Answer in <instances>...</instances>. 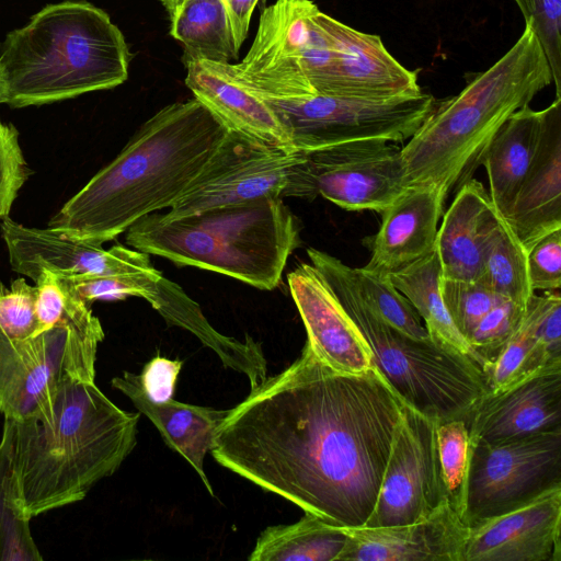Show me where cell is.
<instances>
[{
	"label": "cell",
	"instance_id": "3957f363",
	"mask_svg": "<svg viewBox=\"0 0 561 561\" xmlns=\"http://www.w3.org/2000/svg\"><path fill=\"white\" fill-rule=\"evenodd\" d=\"M139 419L94 381L67 378L45 415L13 421V474L25 516L79 502L112 476L137 444Z\"/></svg>",
	"mask_w": 561,
	"mask_h": 561
},
{
	"label": "cell",
	"instance_id": "bcb514c9",
	"mask_svg": "<svg viewBox=\"0 0 561 561\" xmlns=\"http://www.w3.org/2000/svg\"><path fill=\"white\" fill-rule=\"evenodd\" d=\"M170 15L183 0H160Z\"/></svg>",
	"mask_w": 561,
	"mask_h": 561
},
{
	"label": "cell",
	"instance_id": "5b68a950",
	"mask_svg": "<svg viewBox=\"0 0 561 561\" xmlns=\"http://www.w3.org/2000/svg\"><path fill=\"white\" fill-rule=\"evenodd\" d=\"M129 61L105 11L87 1L48 4L1 45L3 103L42 105L112 89L128 78Z\"/></svg>",
	"mask_w": 561,
	"mask_h": 561
},
{
	"label": "cell",
	"instance_id": "4316f807",
	"mask_svg": "<svg viewBox=\"0 0 561 561\" xmlns=\"http://www.w3.org/2000/svg\"><path fill=\"white\" fill-rule=\"evenodd\" d=\"M543 111L529 105L512 114L483 150L489 195L497 213L507 221L538 144Z\"/></svg>",
	"mask_w": 561,
	"mask_h": 561
},
{
	"label": "cell",
	"instance_id": "f546056e",
	"mask_svg": "<svg viewBox=\"0 0 561 561\" xmlns=\"http://www.w3.org/2000/svg\"><path fill=\"white\" fill-rule=\"evenodd\" d=\"M170 34L190 60L229 62L238 57L224 0H183L169 15Z\"/></svg>",
	"mask_w": 561,
	"mask_h": 561
},
{
	"label": "cell",
	"instance_id": "8fae6325",
	"mask_svg": "<svg viewBox=\"0 0 561 561\" xmlns=\"http://www.w3.org/2000/svg\"><path fill=\"white\" fill-rule=\"evenodd\" d=\"M96 351L60 325L25 340L0 331V415L14 422L45 415L67 378L94 381Z\"/></svg>",
	"mask_w": 561,
	"mask_h": 561
},
{
	"label": "cell",
	"instance_id": "9c48e42d",
	"mask_svg": "<svg viewBox=\"0 0 561 561\" xmlns=\"http://www.w3.org/2000/svg\"><path fill=\"white\" fill-rule=\"evenodd\" d=\"M561 486V428L472 444L463 520L518 508Z\"/></svg>",
	"mask_w": 561,
	"mask_h": 561
},
{
	"label": "cell",
	"instance_id": "4dcf8cb0",
	"mask_svg": "<svg viewBox=\"0 0 561 561\" xmlns=\"http://www.w3.org/2000/svg\"><path fill=\"white\" fill-rule=\"evenodd\" d=\"M543 300L545 295H531L520 327L495 359L483 368L489 391L503 389L549 363L561 360V356L553 355L537 335Z\"/></svg>",
	"mask_w": 561,
	"mask_h": 561
},
{
	"label": "cell",
	"instance_id": "2e32d148",
	"mask_svg": "<svg viewBox=\"0 0 561 561\" xmlns=\"http://www.w3.org/2000/svg\"><path fill=\"white\" fill-rule=\"evenodd\" d=\"M471 443L494 442L561 428V360L496 391L466 416Z\"/></svg>",
	"mask_w": 561,
	"mask_h": 561
},
{
	"label": "cell",
	"instance_id": "d590c367",
	"mask_svg": "<svg viewBox=\"0 0 561 561\" xmlns=\"http://www.w3.org/2000/svg\"><path fill=\"white\" fill-rule=\"evenodd\" d=\"M352 273L360 294L382 320L412 339L431 340L422 319L389 274L365 266L352 267Z\"/></svg>",
	"mask_w": 561,
	"mask_h": 561
},
{
	"label": "cell",
	"instance_id": "e575fe53",
	"mask_svg": "<svg viewBox=\"0 0 561 561\" xmlns=\"http://www.w3.org/2000/svg\"><path fill=\"white\" fill-rule=\"evenodd\" d=\"M436 436L446 499L463 519L472 451L467 419L438 421Z\"/></svg>",
	"mask_w": 561,
	"mask_h": 561
},
{
	"label": "cell",
	"instance_id": "d6a6232c",
	"mask_svg": "<svg viewBox=\"0 0 561 561\" xmlns=\"http://www.w3.org/2000/svg\"><path fill=\"white\" fill-rule=\"evenodd\" d=\"M38 288L37 314L39 333L65 327L87 343L98 347L104 339L100 320L89 304L72 291L56 274L44 271L35 280Z\"/></svg>",
	"mask_w": 561,
	"mask_h": 561
},
{
	"label": "cell",
	"instance_id": "484cf974",
	"mask_svg": "<svg viewBox=\"0 0 561 561\" xmlns=\"http://www.w3.org/2000/svg\"><path fill=\"white\" fill-rule=\"evenodd\" d=\"M169 325L182 328L194 334L214 351L222 365L244 375L251 390L267 377V362L261 344L245 335L243 341L218 332L203 314L199 306L175 283L162 276L156 291L147 299Z\"/></svg>",
	"mask_w": 561,
	"mask_h": 561
},
{
	"label": "cell",
	"instance_id": "d6986e66",
	"mask_svg": "<svg viewBox=\"0 0 561 561\" xmlns=\"http://www.w3.org/2000/svg\"><path fill=\"white\" fill-rule=\"evenodd\" d=\"M561 486L469 526L463 561H561Z\"/></svg>",
	"mask_w": 561,
	"mask_h": 561
},
{
	"label": "cell",
	"instance_id": "7c38bea8",
	"mask_svg": "<svg viewBox=\"0 0 561 561\" xmlns=\"http://www.w3.org/2000/svg\"><path fill=\"white\" fill-rule=\"evenodd\" d=\"M305 153L298 198L321 195L346 210L381 214L408 188L396 142L367 139Z\"/></svg>",
	"mask_w": 561,
	"mask_h": 561
},
{
	"label": "cell",
	"instance_id": "277c9868",
	"mask_svg": "<svg viewBox=\"0 0 561 561\" xmlns=\"http://www.w3.org/2000/svg\"><path fill=\"white\" fill-rule=\"evenodd\" d=\"M552 82L546 55L530 24L493 66L457 95L435 103L401 148L408 187L435 186L446 197L472 178L501 126Z\"/></svg>",
	"mask_w": 561,
	"mask_h": 561
},
{
	"label": "cell",
	"instance_id": "44dd1931",
	"mask_svg": "<svg viewBox=\"0 0 561 561\" xmlns=\"http://www.w3.org/2000/svg\"><path fill=\"white\" fill-rule=\"evenodd\" d=\"M542 111L535 154L506 221L527 253L561 229V98Z\"/></svg>",
	"mask_w": 561,
	"mask_h": 561
},
{
	"label": "cell",
	"instance_id": "60d3db41",
	"mask_svg": "<svg viewBox=\"0 0 561 561\" xmlns=\"http://www.w3.org/2000/svg\"><path fill=\"white\" fill-rule=\"evenodd\" d=\"M535 32L550 66L556 96L561 98V0H515Z\"/></svg>",
	"mask_w": 561,
	"mask_h": 561
},
{
	"label": "cell",
	"instance_id": "4fadbf2b",
	"mask_svg": "<svg viewBox=\"0 0 561 561\" xmlns=\"http://www.w3.org/2000/svg\"><path fill=\"white\" fill-rule=\"evenodd\" d=\"M438 421L403 402L376 504L365 526L422 520L447 502L437 447Z\"/></svg>",
	"mask_w": 561,
	"mask_h": 561
},
{
	"label": "cell",
	"instance_id": "30bf717a",
	"mask_svg": "<svg viewBox=\"0 0 561 561\" xmlns=\"http://www.w3.org/2000/svg\"><path fill=\"white\" fill-rule=\"evenodd\" d=\"M306 153L227 130L202 171L164 213L180 217L257 198L293 197Z\"/></svg>",
	"mask_w": 561,
	"mask_h": 561
},
{
	"label": "cell",
	"instance_id": "603a6c76",
	"mask_svg": "<svg viewBox=\"0 0 561 561\" xmlns=\"http://www.w3.org/2000/svg\"><path fill=\"white\" fill-rule=\"evenodd\" d=\"M445 199L435 186L408 187L381 213L365 267L388 274L425 255L435 245Z\"/></svg>",
	"mask_w": 561,
	"mask_h": 561
},
{
	"label": "cell",
	"instance_id": "74e56055",
	"mask_svg": "<svg viewBox=\"0 0 561 561\" xmlns=\"http://www.w3.org/2000/svg\"><path fill=\"white\" fill-rule=\"evenodd\" d=\"M526 305L508 299L503 300L478 322L467 343L482 369L495 359L506 342L518 330L525 316Z\"/></svg>",
	"mask_w": 561,
	"mask_h": 561
},
{
	"label": "cell",
	"instance_id": "9a60e30c",
	"mask_svg": "<svg viewBox=\"0 0 561 561\" xmlns=\"http://www.w3.org/2000/svg\"><path fill=\"white\" fill-rule=\"evenodd\" d=\"M2 238L14 272L34 282L44 271L58 276H104L152 272L148 253L115 244H102L68 238L47 228H28L5 217L1 221Z\"/></svg>",
	"mask_w": 561,
	"mask_h": 561
},
{
	"label": "cell",
	"instance_id": "f6af8a7d",
	"mask_svg": "<svg viewBox=\"0 0 561 561\" xmlns=\"http://www.w3.org/2000/svg\"><path fill=\"white\" fill-rule=\"evenodd\" d=\"M259 0H224L236 50L248 36L250 20Z\"/></svg>",
	"mask_w": 561,
	"mask_h": 561
},
{
	"label": "cell",
	"instance_id": "8d00e7d4",
	"mask_svg": "<svg viewBox=\"0 0 561 561\" xmlns=\"http://www.w3.org/2000/svg\"><path fill=\"white\" fill-rule=\"evenodd\" d=\"M440 294L454 325L466 341L478 322L494 306L506 300L481 280L466 282L442 277Z\"/></svg>",
	"mask_w": 561,
	"mask_h": 561
},
{
	"label": "cell",
	"instance_id": "6da1fadb",
	"mask_svg": "<svg viewBox=\"0 0 561 561\" xmlns=\"http://www.w3.org/2000/svg\"><path fill=\"white\" fill-rule=\"evenodd\" d=\"M403 402L375 366L337 371L306 342L291 365L229 410L210 453L330 525L362 527L375 507Z\"/></svg>",
	"mask_w": 561,
	"mask_h": 561
},
{
	"label": "cell",
	"instance_id": "83f0119b",
	"mask_svg": "<svg viewBox=\"0 0 561 561\" xmlns=\"http://www.w3.org/2000/svg\"><path fill=\"white\" fill-rule=\"evenodd\" d=\"M388 274L393 286L424 321L432 341L467 355L479 364L444 305L440 294L442 266L435 245L422 257Z\"/></svg>",
	"mask_w": 561,
	"mask_h": 561
},
{
	"label": "cell",
	"instance_id": "52a82bcc",
	"mask_svg": "<svg viewBox=\"0 0 561 561\" xmlns=\"http://www.w3.org/2000/svg\"><path fill=\"white\" fill-rule=\"evenodd\" d=\"M307 255L366 340L374 366L405 403L439 421L466 417L489 391L474 359L432 340L412 339L382 320L360 294L352 267L314 248Z\"/></svg>",
	"mask_w": 561,
	"mask_h": 561
},
{
	"label": "cell",
	"instance_id": "7dc6e473",
	"mask_svg": "<svg viewBox=\"0 0 561 561\" xmlns=\"http://www.w3.org/2000/svg\"><path fill=\"white\" fill-rule=\"evenodd\" d=\"M3 103V81L0 68V104Z\"/></svg>",
	"mask_w": 561,
	"mask_h": 561
},
{
	"label": "cell",
	"instance_id": "d4e9b609",
	"mask_svg": "<svg viewBox=\"0 0 561 561\" xmlns=\"http://www.w3.org/2000/svg\"><path fill=\"white\" fill-rule=\"evenodd\" d=\"M112 386L129 398L136 409L153 423L164 443L186 459L207 492L214 496L204 470V458L210 451L217 430L229 410L183 403L173 398L161 403L152 402L141 388L139 375L129 371L114 377Z\"/></svg>",
	"mask_w": 561,
	"mask_h": 561
},
{
	"label": "cell",
	"instance_id": "e0dca14e",
	"mask_svg": "<svg viewBox=\"0 0 561 561\" xmlns=\"http://www.w3.org/2000/svg\"><path fill=\"white\" fill-rule=\"evenodd\" d=\"M313 20L334 48L333 68L323 95L379 100L422 91L416 72L400 65L378 35L357 31L319 8Z\"/></svg>",
	"mask_w": 561,
	"mask_h": 561
},
{
	"label": "cell",
	"instance_id": "cb8c5ba5",
	"mask_svg": "<svg viewBox=\"0 0 561 561\" xmlns=\"http://www.w3.org/2000/svg\"><path fill=\"white\" fill-rule=\"evenodd\" d=\"M184 66L186 87L228 130L295 149L273 110L259 95L232 79L219 62L190 60Z\"/></svg>",
	"mask_w": 561,
	"mask_h": 561
},
{
	"label": "cell",
	"instance_id": "7402d4cb",
	"mask_svg": "<svg viewBox=\"0 0 561 561\" xmlns=\"http://www.w3.org/2000/svg\"><path fill=\"white\" fill-rule=\"evenodd\" d=\"M504 224L484 186L472 178L463 182L437 230L442 277L479 280L485 254Z\"/></svg>",
	"mask_w": 561,
	"mask_h": 561
},
{
	"label": "cell",
	"instance_id": "ba28073f",
	"mask_svg": "<svg viewBox=\"0 0 561 561\" xmlns=\"http://www.w3.org/2000/svg\"><path fill=\"white\" fill-rule=\"evenodd\" d=\"M273 110L296 150L367 139L409 140L435 105L423 91L390 99L314 94L297 99L261 98Z\"/></svg>",
	"mask_w": 561,
	"mask_h": 561
},
{
	"label": "cell",
	"instance_id": "ac0fdd59",
	"mask_svg": "<svg viewBox=\"0 0 561 561\" xmlns=\"http://www.w3.org/2000/svg\"><path fill=\"white\" fill-rule=\"evenodd\" d=\"M287 282L316 355L337 371L370 369V348L323 274L310 262H301L288 273Z\"/></svg>",
	"mask_w": 561,
	"mask_h": 561
},
{
	"label": "cell",
	"instance_id": "ab89813d",
	"mask_svg": "<svg viewBox=\"0 0 561 561\" xmlns=\"http://www.w3.org/2000/svg\"><path fill=\"white\" fill-rule=\"evenodd\" d=\"M37 300V286L24 278L13 280L10 289L0 283V331L12 340L39 334Z\"/></svg>",
	"mask_w": 561,
	"mask_h": 561
},
{
	"label": "cell",
	"instance_id": "8992f818",
	"mask_svg": "<svg viewBox=\"0 0 561 561\" xmlns=\"http://www.w3.org/2000/svg\"><path fill=\"white\" fill-rule=\"evenodd\" d=\"M299 230L282 198L265 197L180 217L154 211L130 226L125 240L176 266L213 271L272 290L300 243Z\"/></svg>",
	"mask_w": 561,
	"mask_h": 561
},
{
	"label": "cell",
	"instance_id": "ee69618b",
	"mask_svg": "<svg viewBox=\"0 0 561 561\" xmlns=\"http://www.w3.org/2000/svg\"><path fill=\"white\" fill-rule=\"evenodd\" d=\"M183 362L159 354L152 357L139 375L141 388L149 400L161 403L172 399Z\"/></svg>",
	"mask_w": 561,
	"mask_h": 561
},
{
	"label": "cell",
	"instance_id": "7a4b0ae2",
	"mask_svg": "<svg viewBox=\"0 0 561 561\" xmlns=\"http://www.w3.org/2000/svg\"><path fill=\"white\" fill-rule=\"evenodd\" d=\"M227 130L195 98L162 107L61 207L48 228L95 244L114 240L144 216L171 207Z\"/></svg>",
	"mask_w": 561,
	"mask_h": 561
},
{
	"label": "cell",
	"instance_id": "836d02e7",
	"mask_svg": "<svg viewBox=\"0 0 561 561\" xmlns=\"http://www.w3.org/2000/svg\"><path fill=\"white\" fill-rule=\"evenodd\" d=\"M479 280L496 295L522 305L535 293L528 279L527 252L506 221L485 254Z\"/></svg>",
	"mask_w": 561,
	"mask_h": 561
},
{
	"label": "cell",
	"instance_id": "f1b7e54d",
	"mask_svg": "<svg viewBox=\"0 0 561 561\" xmlns=\"http://www.w3.org/2000/svg\"><path fill=\"white\" fill-rule=\"evenodd\" d=\"M347 541L341 527L305 512L294 524L266 527L250 561H337Z\"/></svg>",
	"mask_w": 561,
	"mask_h": 561
},
{
	"label": "cell",
	"instance_id": "f35d334b",
	"mask_svg": "<svg viewBox=\"0 0 561 561\" xmlns=\"http://www.w3.org/2000/svg\"><path fill=\"white\" fill-rule=\"evenodd\" d=\"M58 276V275H57ZM87 304L96 299L116 300L127 297L148 299L157 289L161 272L104 276H59Z\"/></svg>",
	"mask_w": 561,
	"mask_h": 561
},
{
	"label": "cell",
	"instance_id": "ffe728a7",
	"mask_svg": "<svg viewBox=\"0 0 561 561\" xmlns=\"http://www.w3.org/2000/svg\"><path fill=\"white\" fill-rule=\"evenodd\" d=\"M341 528L347 541L337 561H463L469 533L448 501L414 523Z\"/></svg>",
	"mask_w": 561,
	"mask_h": 561
},
{
	"label": "cell",
	"instance_id": "1f68e13d",
	"mask_svg": "<svg viewBox=\"0 0 561 561\" xmlns=\"http://www.w3.org/2000/svg\"><path fill=\"white\" fill-rule=\"evenodd\" d=\"M13 421L4 419L0 440V561H41L13 474Z\"/></svg>",
	"mask_w": 561,
	"mask_h": 561
},
{
	"label": "cell",
	"instance_id": "b9f144b4",
	"mask_svg": "<svg viewBox=\"0 0 561 561\" xmlns=\"http://www.w3.org/2000/svg\"><path fill=\"white\" fill-rule=\"evenodd\" d=\"M30 170L19 145V133L11 124L0 121V222L9 217L19 190Z\"/></svg>",
	"mask_w": 561,
	"mask_h": 561
},
{
	"label": "cell",
	"instance_id": "5bb4252c",
	"mask_svg": "<svg viewBox=\"0 0 561 561\" xmlns=\"http://www.w3.org/2000/svg\"><path fill=\"white\" fill-rule=\"evenodd\" d=\"M317 8L311 0H276L262 11L254 41L242 61L219 62L221 68L260 98L317 94L305 66L311 14Z\"/></svg>",
	"mask_w": 561,
	"mask_h": 561
},
{
	"label": "cell",
	"instance_id": "7bdbcfd3",
	"mask_svg": "<svg viewBox=\"0 0 561 561\" xmlns=\"http://www.w3.org/2000/svg\"><path fill=\"white\" fill-rule=\"evenodd\" d=\"M527 272L534 291L560 290L561 229L545 236L528 251Z\"/></svg>",
	"mask_w": 561,
	"mask_h": 561
}]
</instances>
